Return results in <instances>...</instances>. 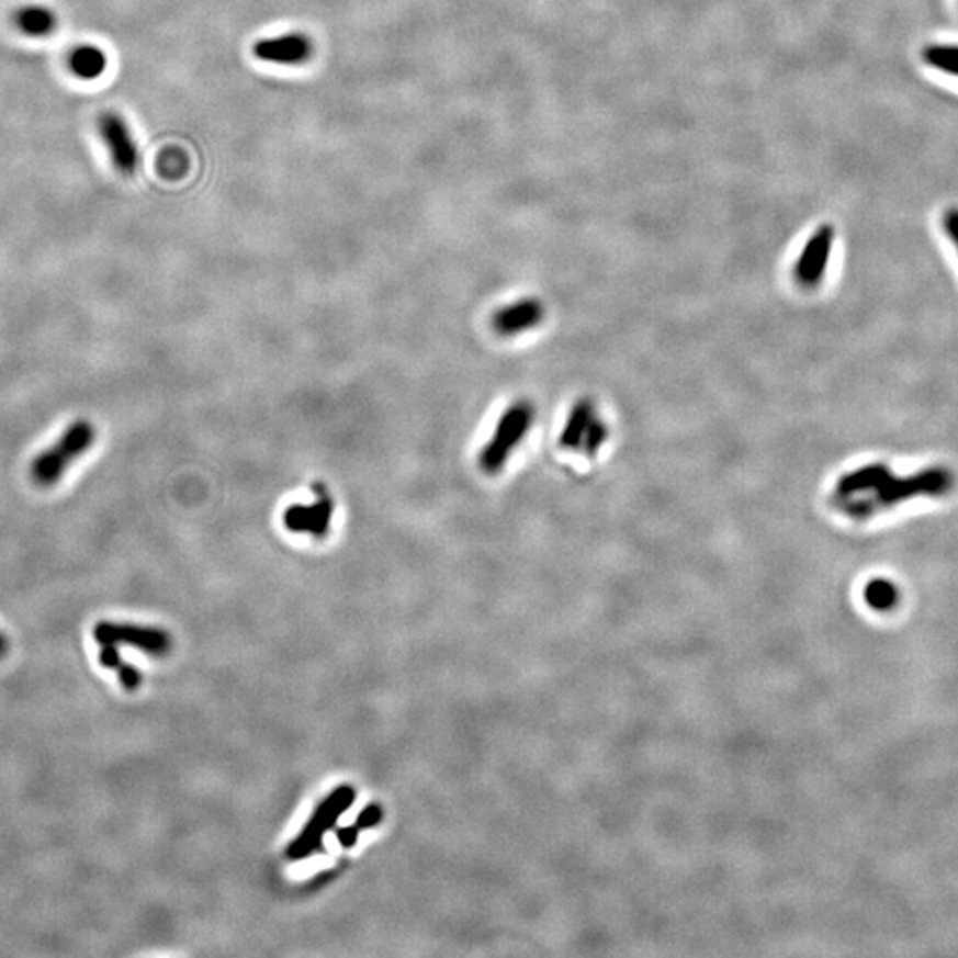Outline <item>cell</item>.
<instances>
[{"instance_id":"obj_1","label":"cell","mask_w":958,"mask_h":958,"mask_svg":"<svg viewBox=\"0 0 958 958\" xmlns=\"http://www.w3.org/2000/svg\"><path fill=\"white\" fill-rule=\"evenodd\" d=\"M955 476L946 467H928L911 476H891L886 480L877 491L871 492L870 497H852V499L838 500L839 508L854 519H865L876 514L879 509L897 506L903 500L914 497L945 496L954 488Z\"/></svg>"},{"instance_id":"obj_2","label":"cell","mask_w":958,"mask_h":958,"mask_svg":"<svg viewBox=\"0 0 958 958\" xmlns=\"http://www.w3.org/2000/svg\"><path fill=\"white\" fill-rule=\"evenodd\" d=\"M534 419H537V408L529 399H517L500 414L491 439L486 440L477 454V465L482 469V473L496 476L508 465L509 457L528 437Z\"/></svg>"},{"instance_id":"obj_3","label":"cell","mask_w":958,"mask_h":958,"mask_svg":"<svg viewBox=\"0 0 958 958\" xmlns=\"http://www.w3.org/2000/svg\"><path fill=\"white\" fill-rule=\"evenodd\" d=\"M97 428L89 419H77L60 433L54 444L48 446L33 460L31 477L37 486L50 488L65 477L66 471L82 454L93 448Z\"/></svg>"},{"instance_id":"obj_4","label":"cell","mask_w":958,"mask_h":958,"mask_svg":"<svg viewBox=\"0 0 958 958\" xmlns=\"http://www.w3.org/2000/svg\"><path fill=\"white\" fill-rule=\"evenodd\" d=\"M356 797V788L352 785L334 788L333 792L316 805L302 833L288 845V859L304 861L316 852L324 850L325 834L330 833L338 825V820L352 808Z\"/></svg>"},{"instance_id":"obj_5","label":"cell","mask_w":958,"mask_h":958,"mask_svg":"<svg viewBox=\"0 0 958 958\" xmlns=\"http://www.w3.org/2000/svg\"><path fill=\"white\" fill-rule=\"evenodd\" d=\"M607 440H609V425L595 402L588 396L577 399L570 408L565 425L561 428V448L581 451L586 457H597Z\"/></svg>"},{"instance_id":"obj_6","label":"cell","mask_w":958,"mask_h":958,"mask_svg":"<svg viewBox=\"0 0 958 958\" xmlns=\"http://www.w3.org/2000/svg\"><path fill=\"white\" fill-rule=\"evenodd\" d=\"M334 508L336 506L327 486L315 483V499L311 503H295L284 509V528L295 534H309L316 540H324L333 526Z\"/></svg>"},{"instance_id":"obj_7","label":"cell","mask_w":958,"mask_h":958,"mask_svg":"<svg viewBox=\"0 0 958 958\" xmlns=\"http://www.w3.org/2000/svg\"><path fill=\"white\" fill-rule=\"evenodd\" d=\"M93 638L100 646L103 644H128L149 655H166L171 650L172 639L166 630L155 627L116 623V621H98L93 629Z\"/></svg>"},{"instance_id":"obj_8","label":"cell","mask_w":958,"mask_h":958,"mask_svg":"<svg viewBox=\"0 0 958 958\" xmlns=\"http://www.w3.org/2000/svg\"><path fill=\"white\" fill-rule=\"evenodd\" d=\"M98 132L111 155L112 164L121 174L131 177L139 167V149L126 121L116 112H105L98 120Z\"/></svg>"},{"instance_id":"obj_9","label":"cell","mask_w":958,"mask_h":958,"mask_svg":"<svg viewBox=\"0 0 958 958\" xmlns=\"http://www.w3.org/2000/svg\"><path fill=\"white\" fill-rule=\"evenodd\" d=\"M545 304L542 301H538L534 296H526L494 311L491 318L492 330L500 338H515L537 329L545 319Z\"/></svg>"},{"instance_id":"obj_10","label":"cell","mask_w":958,"mask_h":958,"mask_svg":"<svg viewBox=\"0 0 958 958\" xmlns=\"http://www.w3.org/2000/svg\"><path fill=\"white\" fill-rule=\"evenodd\" d=\"M833 241L834 229L831 226L820 227L819 232L813 233V237L805 241L793 269V278L802 288H815L822 283L833 252Z\"/></svg>"},{"instance_id":"obj_11","label":"cell","mask_w":958,"mask_h":958,"mask_svg":"<svg viewBox=\"0 0 958 958\" xmlns=\"http://www.w3.org/2000/svg\"><path fill=\"white\" fill-rule=\"evenodd\" d=\"M255 56L264 63L281 66H301L313 56V42L304 33L267 37L252 47Z\"/></svg>"},{"instance_id":"obj_12","label":"cell","mask_w":958,"mask_h":958,"mask_svg":"<svg viewBox=\"0 0 958 958\" xmlns=\"http://www.w3.org/2000/svg\"><path fill=\"white\" fill-rule=\"evenodd\" d=\"M889 476H891V471L886 463H868V465L857 467L856 471L843 474L834 486V494L838 500L865 496V494L877 491Z\"/></svg>"},{"instance_id":"obj_13","label":"cell","mask_w":958,"mask_h":958,"mask_svg":"<svg viewBox=\"0 0 958 958\" xmlns=\"http://www.w3.org/2000/svg\"><path fill=\"white\" fill-rule=\"evenodd\" d=\"M16 25L27 36L43 37L56 31L57 19L45 5H25L16 14Z\"/></svg>"},{"instance_id":"obj_14","label":"cell","mask_w":958,"mask_h":958,"mask_svg":"<svg viewBox=\"0 0 958 958\" xmlns=\"http://www.w3.org/2000/svg\"><path fill=\"white\" fill-rule=\"evenodd\" d=\"M70 68L80 79H97V77H100L105 71V54L100 48L93 47V45H80V47L71 52Z\"/></svg>"},{"instance_id":"obj_15","label":"cell","mask_w":958,"mask_h":958,"mask_svg":"<svg viewBox=\"0 0 958 958\" xmlns=\"http://www.w3.org/2000/svg\"><path fill=\"white\" fill-rule=\"evenodd\" d=\"M926 65L943 74L958 77V45L954 43H932L922 52Z\"/></svg>"},{"instance_id":"obj_16","label":"cell","mask_w":958,"mask_h":958,"mask_svg":"<svg viewBox=\"0 0 958 958\" xmlns=\"http://www.w3.org/2000/svg\"><path fill=\"white\" fill-rule=\"evenodd\" d=\"M865 600L876 611H889L899 604L900 591L891 581L874 579L866 584Z\"/></svg>"},{"instance_id":"obj_17","label":"cell","mask_w":958,"mask_h":958,"mask_svg":"<svg viewBox=\"0 0 958 958\" xmlns=\"http://www.w3.org/2000/svg\"><path fill=\"white\" fill-rule=\"evenodd\" d=\"M382 819H384V810H382V805L370 804L359 813V816H357L353 824H356V827L359 829V831H364V829L376 827V825L382 822Z\"/></svg>"},{"instance_id":"obj_18","label":"cell","mask_w":958,"mask_h":958,"mask_svg":"<svg viewBox=\"0 0 958 958\" xmlns=\"http://www.w3.org/2000/svg\"><path fill=\"white\" fill-rule=\"evenodd\" d=\"M100 664L106 669H116L120 672L121 667H123V658H121L120 650L114 644H103L102 650H100Z\"/></svg>"},{"instance_id":"obj_19","label":"cell","mask_w":958,"mask_h":958,"mask_svg":"<svg viewBox=\"0 0 958 958\" xmlns=\"http://www.w3.org/2000/svg\"><path fill=\"white\" fill-rule=\"evenodd\" d=\"M359 829L356 827V824L345 825V827H339L336 831V836H338L339 845L343 848H352L356 845L357 839H359Z\"/></svg>"},{"instance_id":"obj_20","label":"cell","mask_w":958,"mask_h":958,"mask_svg":"<svg viewBox=\"0 0 958 958\" xmlns=\"http://www.w3.org/2000/svg\"><path fill=\"white\" fill-rule=\"evenodd\" d=\"M943 224H945V229L946 233H948L949 240L954 241L955 247H957L958 250V208H949L948 212L945 213Z\"/></svg>"},{"instance_id":"obj_21","label":"cell","mask_w":958,"mask_h":958,"mask_svg":"<svg viewBox=\"0 0 958 958\" xmlns=\"http://www.w3.org/2000/svg\"><path fill=\"white\" fill-rule=\"evenodd\" d=\"M8 649H10V643H8V639H5L4 634H0V657H4Z\"/></svg>"}]
</instances>
